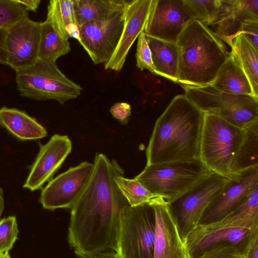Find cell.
<instances>
[{
	"instance_id": "cell-2",
	"label": "cell",
	"mask_w": 258,
	"mask_h": 258,
	"mask_svg": "<svg viewBox=\"0 0 258 258\" xmlns=\"http://www.w3.org/2000/svg\"><path fill=\"white\" fill-rule=\"evenodd\" d=\"M205 116L184 94L174 97L155 122L146 165L200 158Z\"/></svg>"
},
{
	"instance_id": "cell-9",
	"label": "cell",
	"mask_w": 258,
	"mask_h": 258,
	"mask_svg": "<svg viewBox=\"0 0 258 258\" xmlns=\"http://www.w3.org/2000/svg\"><path fill=\"white\" fill-rule=\"evenodd\" d=\"M155 228V212L150 203L125 207L119 218L118 258H154Z\"/></svg>"
},
{
	"instance_id": "cell-35",
	"label": "cell",
	"mask_w": 258,
	"mask_h": 258,
	"mask_svg": "<svg viewBox=\"0 0 258 258\" xmlns=\"http://www.w3.org/2000/svg\"><path fill=\"white\" fill-rule=\"evenodd\" d=\"M131 106L126 102H118L112 105L110 109L112 115L122 124H126L131 114Z\"/></svg>"
},
{
	"instance_id": "cell-5",
	"label": "cell",
	"mask_w": 258,
	"mask_h": 258,
	"mask_svg": "<svg viewBox=\"0 0 258 258\" xmlns=\"http://www.w3.org/2000/svg\"><path fill=\"white\" fill-rule=\"evenodd\" d=\"M245 137V128L205 114L200 159L210 171L229 178L235 173L237 160Z\"/></svg>"
},
{
	"instance_id": "cell-31",
	"label": "cell",
	"mask_w": 258,
	"mask_h": 258,
	"mask_svg": "<svg viewBox=\"0 0 258 258\" xmlns=\"http://www.w3.org/2000/svg\"><path fill=\"white\" fill-rule=\"evenodd\" d=\"M196 20L208 26L214 19L221 0H185Z\"/></svg>"
},
{
	"instance_id": "cell-38",
	"label": "cell",
	"mask_w": 258,
	"mask_h": 258,
	"mask_svg": "<svg viewBox=\"0 0 258 258\" xmlns=\"http://www.w3.org/2000/svg\"><path fill=\"white\" fill-rule=\"evenodd\" d=\"M5 208V201L4 198V192L2 188L0 186V217Z\"/></svg>"
},
{
	"instance_id": "cell-33",
	"label": "cell",
	"mask_w": 258,
	"mask_h": 258,
	"mask_svg": "<svg viewBox=\"0 0 258 258\" xmlns=\"http://www.w3.org/2000/svg\"><path fill=\"white\" fill-rule=\"evenodd\" d=\"M135 56L136 66L138 69L141 71L147 70L152 73L155 74L151 50L144 32H142L138 38Z\"/></svg>"
},
{
	"instance_id": "cell-24",
	"label": "cell",
	"mask_w": 258,
	"mask_h": 258,
	"mask_svg": "<svg viewBox=\"0 0 258 258\" xmlns=\"http://www.w3.org/2000/svg\"><path fill=\"white\" fill-rule=\"evenodd\" d=\"M46 20L63 39H77L79 33L73 0H51L47 6Z\"/></svg>"
},
{
	"instance_id": "cell-22",
	"label": "cell",
	"mask_w": 258,
	"mask_h": 258,
	"mask_svg": "<svg viewBox=\"0 0 258 258\" xmlns=\"http://www.w3.org/2000/svg\"><path fill=\"white\" fill-rule=\"evenodd\" d=\"M211 85L224 93L254 96L247 76L231 51Z\"/></svg>"
},
{
	"instance_id": "cell-4",
	"label": "cell",
	"mask_w": 258,
	"mask_h": 258,
	"mask_svg": "<svg viewBox=\"0 0 258 258\" xmlns=\"http://www.w3.org/2000/svg\"><path fill=\"white\" fill-rule=\"evenodd\" d=\"M258 241V228L234 227L218 222L198 225L184 242L188 258H247Z\"/></svg>"
},
{
	"instance_id": "cell-23",
	"label": "cell",
	"mask_w": 258,
	"mask_h": 258,
	"mask_svg": "<svg viewBox=\"0 0 258 258\" xmlns=\"http://www.w3.org/2000/svg\"><path fill=\"white\" fill-rule=\"evenodd\" d=\"M129 1L73 0L74 10L78 26L105 20L124 9Z\"/></svg>"
},
{
	"instance_id": "cell-6",
	"label": "cell",
	"mask_w": 258,
	"mask_h": 258,
	"mask_svg": "<svg viewBox=\"0 0 258 258\" xmlns=\"http://www.w3.org/2000/svg\"><path fill=\"white\" fill-rule=\"evenodd\" d=\"M15 72L17 90L30 99L53 100L63 104L79 97L83 90L60 71L56 62L38 58L32 65Z\"/></svg>"
},
{
	"instance_id": "cell-27",
	"label": "cell",
	"mask_w": 258,
	"mask_h": 258,
	"mask_svg": "<svg viewBox=\"0 0 258 258\" xmlns=\"http://www.w3.org/2000/svg\"><path fill=\"white\" fill-rule=\"evenodd\" d=\"M217 222L235 227L258 228V188L242 204Z\"/></svg>"
},
{
	"instance_id": "cell-40",
	"label": "cell",
	"mask_w": 258,
	"mask_h": 258,
	"mask_svg": "<svg viewBox=\"0 0 258 258\" xmlns=\"http://www.w3.org/2000/svg\"><path fill=\"white\" fill-rule=\"evenodd\" d=\"M0 258H11L8 252L0 253Z\"/></svg>"
},
{
	"instance_id": "cell-12",
	"label": "cell",
	"mask_w": 258,
	"mask_h": 258,
	"mask_svg": "<svg viewBox=\"0 0 258 258\" xmlns=\"http://www.w3.org/2000/svg\"><path fill=\"white\" fill-rule=\"evenodd\" d=\"M258 188V166L233 174L204 211L198 225L218 222L242 204Z\"/></svg>"
},
{
	"instance_id": "cell-34",
	"label": "cell",
	"mask_w": 258,
	"mask_h": 258,
	"mask_svg": "<svg viewBox=\"0 0 258 258\" xmlns=\"http://www.w3.org/2000/svg\"><path fill=\"white\" fill-rule=\"evenodd\" d=\"M239 34H242L246 39L258 50V19H251L244 21Z\"/></svg>"
},
{
	"instance_id": "cell-19",
	"label": "cell",
	"mask_w": 258,
	"mask_h": 258,
	"mask_svg": "<svg viewBox=\"0 0 258 258\" xmlns=\"http://www.w3.org/2000/svg\"><path fill=\"white\" fill-rule=\"evenodd\" d=\"M258 19V0H221L218 12L208 26L230 47L242 23Z\"/></svg>"
},
{
	"instance_id": "cell-11",
	"label": "cell",
	"mask_w": 258,
	"mask_h": 258,
	"mask_svg": "<svg viewBox=\"0 0 258 258\" xmlns=\"http://www.w3.org/2000/svg\"><path fill=\"white\" fill-rule=\"evenodd\" d=\"M125 8L108 19L79 27L77 40L94 64L105 65L113 55L123 29Z\"/></svg>"
},
{
	"instance_id": "cell-3",
	"label": "cell",
	"mask_w": 258,
	"mask_h": 258,
	"mask_svg": "<svg viewBox=\"0 0 258 258\" xmlns=\"http://www.w3.org/2000/svg\"><path fill=\"white\" fill-rule=\"evenodd\" d=\"M176 43L179 48L178 83L181 86L212 84L230 54L212 29L197 20L187 23Z\"/></svg>"
},
{
	"instance_id": "cell-30",
	"label": "cell",
	"mask_w": 258,
	"mask_h": 258,
	"mask_svg": "<svg viewBox=\"0 0 258 258\" xmlns=\"http://www.w3.org/2000/svg\"><path fill=\"white\" fill-rule=\"evenodd\" d=\"M29 13L17 0H0V28L8 29Z\"/></svg>"
},
{
	"instance_id": "cell-15",
	"label": "cell",
	"mask_w": 258,
	"mask_h": 258,
	"mask_svg": "<svg viewBox=\"0 0 258 258\" xmlns=\"http://www.w3.org/2000/svg\"><path fill=\"white\" fill-rule=\"evenodd\" d=\"M40 24L28 17L7 29V65L15 71L32 65L38 58Z\"/></svg>"
},
{
	"instance_id": "cell-39",
	"label": "cell",
	"mask_w": 258,
	"mask_h": 258,
	"mask_svg": "<svg viewBox=\"0 0 258 258\" xmlns=\"http://www.w3.org/2000/svg\"><path fill=\"white\" fill-rule=\"evenodd\" d=\"M99 258H118L117 255L114 252L108 253L102 255Z\"/></svg>"
},
{
	"instance_id": "cell-32",
	"label": "cell",
	"mask_w": 258,
	"mask_h": 258,
	"mask_svg": "<svg viewBox=\"0 0 258 258\" xmlns=\"http://www.w3.org/2000/svg\"><path fill=\"white\" fill-rule=\"evenodd\" d=\"M19 229L15 216L0 220V253L9 252L18 238Z\"/></svg>"
},
{
	"instance_id": "cell-25",
	"label": "cell",
	"mask_w": 258,
	"mask_h": 258,
	"mask_svg": "<svg viewBox=\"0 0 258 258\" xmlns=\"http://www.w3.org/2000/svg\"><path fill=\"white\" fill-rule=\"evenodd\" d=\"M231 51L247 76L254 96L258 98V50L239 34L232 41Z\"/></svg>"
},
{
	"instance_id": "cell-36",
	"label": "cell",
	"mask_w": 258,
	"mask_h": 258,
	"mask_svg": "<svg viewBox=\"0 0 258 258\" xmlns=\"http://www.w3.org/2000/svg\"><path fill=\"white\" fill-rule=\"evenodd\" d=\"M7 30L0 28V63L7 65L6 36Z\"/></svg>"
},
{
	"instance_id": "cell-8",
	"label": "cell",
	"mask_w": 258,
	"mask_h": 258,
	"mask_svg": "<svg viewBox=\"0 0 258 258\" xmlns=\"http://www.w3.org/2000/svg\"><path fill=\"white\" fill-rule=\"evenodd\" d=\"M185 96L205 114L218 116L241 128L258 122V98L220 91L212 85L181 86Z\"/></svg>"
},
{
	"instance_id": "cell-29",
	"label": "cell",
	"mask_w": 258,
	"mask_h": 258,
	"mask_svg": "<svg viewBox=\"0 0 258 258\" xmlns=\"http://www.w3.org/2000/svg\"><path fill=\"white\" fill-rule=\"evenodd\" d=\"M119 190L129 206L136 207L150 202L156 198L135 178L129 179L119 175L115 179Z\"/></svg>"
},
{
	"instance_id": "cell-26",
	"label": "cell",
	"mask_w": 258,
	"mask_h": 258,
	"mask_svg": "<svg viewBox=\"0 0 258 258\" xmlns=\"http://www.w3.org/2000/svg\"><path fill=\"white\" fill-rule=\"evenodd\" d=\"M71 50L69 40L62 38L46 20L41 22L38 58L51 62Z\"/></svg>"
},
{
	"instance_id": "cell-7",
	"label": "cell",
	"mask_w": 258,
	"mask_h": 258,
	"mask_svg": "<svg viewBox=\"0 0 258 258\" xmlns=\"http://www.w3.org/2000/svg\"><path fill=\"white\" fill-rule=\"evenodd\" d=\"M211 172L199 158L146 165L135 178L155 197L169 203Z\"/></svg>"
},
{
	"instance_id": "cell-16",
	"label": "cell",
	"mask_w": 258,
	"mask_h": 258,
	"mask_svg": "<svg viewBox=\"0 0 258 258\" xmlns=\"http://www.w3.org/2000/svg\"><path fill=\"white\" fill-rule=\"evenodd\" d=\"M72 142L66 135L55 134L44 145H40L23 187L31 191L42 188L50 181L71 152Z\"/></svg>"
},
{
	"instance_id": "cell-10",
	"label": "cell",
	"mask_w": 258,
	"mask_h": 258,
	"mask_svg": "<svg viewBox=\"0 0 258 258\" xmlns=\"http://www.w3.org/2000/svg\"><path fill=\"white\" fill-rule=\"evenodd\" d=\"M227 178L211 172L187 191L167 203L183 242L198 226L204 211L222 189Z\"/></svg>"
},
{
	"instance_id": "cell-17",
	"label": "cell",
	"mask_w": 258,
	"mask_h": 258,
	"mask_svg": "<svg viewBox=\"0 0 258 258\" xmlns=\"http://www.w3.org/2000/svg\"><path fill=\"white\" fill-rule=\"evenodd\" d=\"M149 203L156 216L154 258H188L184 243L167 202L156 197Z\"/></svg>"
},
{
	"instance_id": "cell-21",
	"label": "cell",
	"mask_w": 258,
	"mask_h": 258,
	"mask_svg": "<svg viewBox=\"0 0 258 258\" xmlns=\"http://www.w3.org/2000/svg\"><path fill=\"white\" fill-rule=\"evenodd\" d=\"M145 37L151 50L155 74L178 83L179 48L176 43L146 35Z\"/></svg>"
},
{
	"instance_id": "cell-1",
	"label": "cell",
	"mask_w": 258,
	"mask_h": 258,
	"mask_svg": "<svg viewBox=\"0 0 258 258\" xmlns=\"http://www.w3.org/2000/svg\"><path fill=\"white\" fill-rule=\"evenodd\" d=\"M91 177L71 209L68 241L81 258L115 252L120 215L128 204L115 179L124 170L115 160L95 155Z\"/></svg>"
},
{
	"instance_id": "cell-18",
	"label": "cell",
	"mask_w": 258,
	"mask_h": 258,
	"mask_svg": "<svg viewBox=\"0 0 258 258\" xmlns=\"http://www.w3.org/2000/svg\"><path fill=\"white\" fill-rule=\"evenodd\" d=\"M152 0L129 1L125 12L123 29L117 47L105 69L119 72L123 67L131 47L144 32Z\"/></svg>"
},
{
	"instance_id": "cell-13",
	"label": "cell",
	"mask_w": 258,
	"mask_h": 258,
	"mask_svg": "<svg viewBox=\"0 0 258 258\" xmlns=\"http://www.w3.org/2000/svg\"><path fill=\"white\" fill-rule=\"evenodd\" d=\"M93 167V163L83 162L49 181L39 198L43 208L49 210L71 209L88 184Z\"/></svg>"
},
{
	"instance_id": "cell-28",
	"label": "cell",
	"mask_w": 258,
	"mask_h": 258,
	"mask_svg": "<svg viewBox=\"0 0 258 258\" xmlns=\"http://www.w3.org/2000/svg\"><path fill=\"white\" fill-rule=\"evenodd\" d=\"M245 130L246 137L237 160L235 173L258 166V122Z\"/></svg>"
},
{
	"instance_id": "cell-37",
	"label": "cell",
	"mask_w": 258,
	"mask_h": 258,
	"mask_svg": "<svg viewBox=\"0 0 258 258\" xmlns=\"http://www.w3.org/2000/svg\"><path fill=\"white\" fill-rule=\"evenodd\" d=\"M28 11L36 12L41 3L40 0H17Z\"/></svg>"
},
{
	"instance_id": "cell-14",
	"label": "cell",
	"mask_w": 258,
	"mask_h": 258,
	"mask_svg": "<svg viewBox=\"0 0 258 258\" xmlns=\"http://www.w3.org/2000/svg\"><path fill=\"white\" fill-rule=\"evenodd\" d=\"M195 17L185 0H152L144 32L176 43L187 23Z\"/></svg>"
},
{
	"instance_id": "cell-20",
	"label": "cell",
	"mask_w": 258,
	"mask_h": 258,
	"mask_svg": "<svg viewBox=\"0 0 258 258\" xmlns=\"http://www.w3.org/2000/svg\"><path fill=\"white\" fill-rule=\"evenodd\" d=\"M0 125L21 140H35L45 137V128L25 111L14 108L0 109Z\"/></svg>"
}]
</instances>
